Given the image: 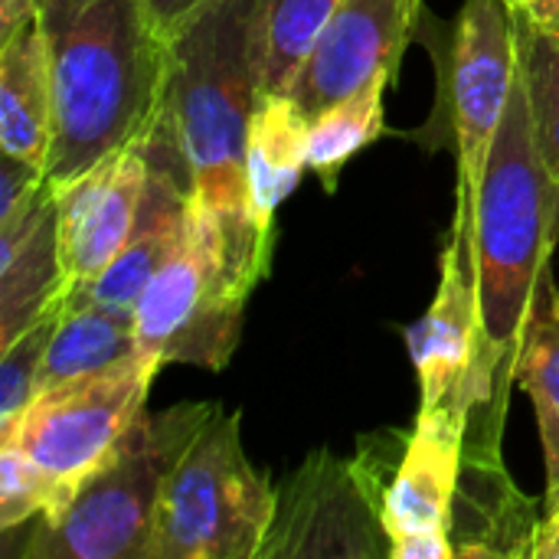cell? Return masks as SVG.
Segmentation results:
<instances>
[{
  "mask_svg": "<svg viewBox=\"0 0 559 559\" xmlns=\"http://www.w3.org/2000/svg\"><path fill=\"white\" fill-rule=\"evenodd\" d=\"M557 226L559 180L540 151L527 85L518 66V82L475 193L485 344L508 383L518 380L521 341L537 288L550 275Z\"/></svg>",
  "mask_w": 559,
  "mask_h": 559,
  "instance_id": "3",
  "label": "cell"
},
{
  "mask_svg": "<svg viewBox=\"0 0 559 559\" xmlns=\"http://www.w3.org/2000/svg\"><path fill=\"white\" fill-rule=\"evenodd\" d=\"M66 508V491L26 449L0 442V531L56 518Z\"/></svg>",
  "mask_w": 559,
  "mask_h": 559,
  "instance_id": "23",
  "label": "cell"
},
{
  "mask_svg": "<svg viewBox=\"0 0 559 559\" xmlns=\"http://www.w3.org/2000/svg\"><path fill=\"white\" fill-rule=\"evenodd\" d=\"M239 413L216 416L174 465L147 559H259L275 521L278 491L239 436Z\"/></svg>",
  "mask_w": 559,
  "mask_h": 559,
  "instance_id": "6",
  "label": "cell"
},
{
  "mask_svg": "<svg viewBox=\"0 0 559 559\" xmlns=\"http://www.w3.org/2000/svg\"><path fill=\"white\" fill-rule=\"evenodd\" d=\"M367 449L354 462L318 452L288 478L262 557H390L383 498L400 462Z\"/></svg>",
  "mask_w": 559,
  "mask_h": 559,
  "instance_id": "8",
  "label": "cell"
},
{
  "mask_svg": "<svg viewBox=\"0 0 559 559\" xmlns=\"http://www.w3.org/2000/svg\"><path fill=\"white\" fill-rule=\"evenodd\" d=\"M524 13H527L531 20H537L540 26L559 29V0H534Z\"/></svg>",
  "mask_w": 559,
  "mask_h": 559,
  "instance_id": "29",
  "label": "cell"
},
{
  "mask_svg": "<svg viewBox=\"0 0 559 559\" xmlns=\"http://www.w3.org/2000/svg\"><path fill=\"white\" fill-rule=\"evenodd\" d=\"M518 66L527 85L540 151L559 180V29L518 10Z\"/></svg>",
  "mask_w": 559,
  "mask_h": 559,
  "instance_id": "22",
  "label": "cell"
},
{
  "mask_svg": "<svg viewBox=\"0 0 559 559\" xmlns=\"http://www.w3.org/2000/svg\"><path fill=\"white\" fill-rule=\"evenodd\" d=\"M144 144H128L92 164L85 174L52 183L59 203V252L69 288L95 282L128 246L147 190Z\"/></svg>",
  "mask_w": 559,
  "mask_h": 559,
  "instance_id": "12",
  "label": "cell"
},
{
  "mask_svg": "<svg viewBox=\"0 0 559 559\" xmlns=\"http://www.w3.org/2000/svg\"><path fill=\"white\" fill-rule=\"evenodd\" d=\"M206 3H210V0H147V7H151L157 26H160V33H164L167 39H174V36H177V33H180Z\"/></svg>",
  "mask_w": 559,
  "mask_h": 559,
  "instance_id": "26",
  "label": "cell"
},
{
  "mask_svg": "<svg viewBox=\"0 0 559 559\" xmlns=\"http://www.w3.org/2000/svg\"><path fill=\"white\" fill-rule=\"evenodd\" d=\"M39 10V0H0V39Z\"/></svg>",
  "mask_w": 559,
  "mask_h": 559,
  "instance_id": "28",
  "label": "cell"
},
{
  "mask_svg": "<svg viewBox=\"0 0 559 559\" xmlns=\"http://www.w3.org/2000/svg\"><path fill=\"white\" fill-rule=\"evenodd\" d=\"M475 409L478 403L472 396H452L432 409H419L383 498V527L393 559H455L452 504Z\"/></svg>",
  "mask_w": 559,
  "mask_h": 559,
  "instance_id": "10",
  "label": "cell"
},
{
  "mask_svg": "<svg viewBox=\"0 0 559 559\" xmlns=\"http://www.w3.org/2000/svg\"><path fill=\"white\" fill-rule=\"evenodd\" d=\"M0 151L46 170L52 151V72L39 10L0 39Z\"/></svg>",
  "mask_w": 559,
  "mask_h": 559,
  "instance_id": "16",
  "label": "cell"
},
{
  "mask_svg": "<svg viewBox=\"0 0 559 559\" xmlns=\"http://www.w3.org/2000/svg\"><path fill=\"white\" fill-rule=\"evenodd\" d=\"M554 298V278L547 275L537 288L518 357V383L534 400L547 459V508L559 504V314Z\"/></svg>",
  "mask_w": 559,
  "mask_h": 559,
  "instance_id": "19",
  "label": "cell"
},
{
  "mask_svg": "<svg viewBox=\"0 0 559 559\" xmlns=\"http://www.w3.org/2000/svg\"><path fill=\"white\" fill-rule=\"evenodd\" d=\"M341 0H269L262 23V92H288Z\"/></svg>",
  "mask_w": 559,
  "mask_h": 559,
  "instance_id": "21",
  "label": "cell"
},
{
  "mask_svg": "<svg viewBox=\"0 0 559 559\" xmlns=\"http://www.w3.org/2000/svg\"><path fill=\"white\" fill-rule=\"evenodd\" d=\"M423 403L432 409L452 396H472L478 406L504 403L508 380L485 344L478 255H475V193L459 187L455 219L442 249V278L429 311L406 331Z\"/></svg>",
  "mask_w": 559,
  "mask_h": 559,
  "instance_id": "9",
  "label": "cell"
},
{
  "mask_svg": "<svg viewBox=\"0 0 559 559\" xmlns=\"http://www.w3.org/2000/svg\"><path fill=\"white\" fill-rule=\"evenodd\" d=\"M531 559H559V504L547 508V518L534 531Z\"/></svg>",
  "mask_w": 559,
  "mask_h": 559,
  "instance_id": "27",
  "label": "cell"
},
{
  "mask_svg": "<svg viewBox=\"0 0 559 559\" xmlns=\"http://www.w3.org/2000/svg\"><path fill=\"white\" fill-rule=\"evenodd\" d=\"M504 3H511L514 10H527V7H531L534 0H504Z\"/></svg>",
  "mask_w": 559,
  "mask_h": 559,
  "instance_id": "30",
  "label": "cell"
},
{
  "mask_svg": "<svg viewBox=\"0 0 559 559\" xmlns=\"http://www.w3.org/2000/svg\"><path fill=\"white\" fill-rule=\"evenodd\" d=\"M269 259L242 249L190 197V226L134 305L138 350L164 364L223 370L242 334V311Z\"/></svg>",
  "mask_w": 559,
  "mask_h": 559,
  "instance_id": "5",
  "label": "cell"
},
{
  "mask_svg": "<svg viewBox=\"0 0 559 559\" xmlns=\"http://www.w3.org/2000/svg\"><path fill=\"white\" fill-rule=\"evenodd\" d=\"M59 308H49L33 328H26L10 347H3L0 360V436H7L23 409L39 396V377H43V360L49 350V341L59 324Z\"/></svg>",
  "mask_w": 559,
  "mask_h": 559,
  "instance_id": "24",
  "label": "cell"
},
{
  "mask_svg": "<svg viewBox=\"0 0 559 559\" xmlns=\"http://www.w3.org/2000/svg\"><path fill=\"white\" fill-rule=\"evenodd\" d=\"M557 314H559V298H557Z\"/></svg>",
  "mask_w": 559,
  "mask_h": 559,
  "instance_id": "31",
  "label": "cell"
},
{
  "mask_svg": "<svg viewBox=\"0 0 559 559\" xmlns=\"http://www.w3.org/2000/svg\"><path fill=\"white\" fill-rule=\"evenodd\" d=\"M160 367V357L138 350L105 370L56 383L23 409L0 442L26 449L52 472L69 501L72 491L128 439L147 409L144 403Z\"/></svg>",
  "mask_w": 559,
  "mask_h": 559,
  "instance_id": "7",
  "label": "cell"
},
{
  "mask_svg": "<svg viewBox=\"0 0 559 559\" xmlns=\"http://www.w3.org/2000/svg\"><path fill=\"white\" fill-rule=\"evenodd\" d=\"M423 0H341L288 95L314 118L377 72H393L413 39Z\"/></svg>",
  "mask_w": 559,
  "mask_h": 559,
  "instance_id": "13",
  "label": "cell"
},
{
  "mask_svg": "<svg viewBox=\"0 0 559 559\" xmlns=\"http://www.w3.org/2000/svg\"><path fill=\"white\" fill-rule=\"evenodd\" d=\"M390 79L396 75L383 69L311 118L308 170L321 177L324 190H334L341 167L383 134V92L390 88Z\"/></svg>",
  "mask_w": 559,
  "mask_h": 559,
  "instance_id": "20",
  "label": "cell"
},
{
  "mask_svg": "<svg viewBox=\"0 0 559 559\" xmlns=\"http://www.w3.org/2000/svg\"><path fill=\"white\" fill-rule=\"evenodd\" d=\"M39 23L52 72L46 177L66 183L157 131L167 111L170 39L147 0H39Z\"/></svg>",
  "mask_w": 559,
  "mask_h": 559,
  "instance_id": "1",
  "label": "cell"
},
{
  "mask_svg": "<svg viewBox=\"0 0 559 559\" xmlns=\"http://www.w3.org/2000/svg\"><path fill=\"white\" fill-rule=\"evenodd\" d=\"M43 183H46L43 167L26 164L13 154H3V160H0V223L20 216L36 200Z\"/></svg>",
  "mask_w": 559,
  "mask_h": 559,
  "instance_id": "25",
  "label": "cell"
},
{
  "mask_svg": "<svg viewBox=\"0 0 559 559\" xmlns=\"http://www.w3.org/2000/svg\"><path fill=\"white\" fill-rule=\"evenodd\" d=\"M269 0H210L170 39L167 118L193 177V197L249 252L269 259L275 233L249 200L246 144L262 95Z\"/></svg>",
  "mask_w": 559,
  "mask_h": 559,
  "instance_id": "2",
  "label": "cell"
},
{
  "mask_svg": "<svg viewBox=\"0 0 559 559\" xmlns=\"http://www.w3.org/2000/svg\"><path fill=\"white\" fill-rule=\"evenodd\" d=\"M311 115L288 92H262L249 121L246 174L255 219L275 233V210L308 170Z\"/></svg>",
  "mask_w": 559,
  "mask_h": 559,
  "instance_id": "17",
  "label": "cell"
},
{
  "mask_svg": "<svg viewBox=\"0 0 559 559\" xmlns=\"http://www.w3.org/2000/svg\"><path fill=\"white\" fill-rule=\"evenodd\" d=\"M514 82L518 10L504 0H465L452 43V121L459 187L472 193H478Z\"/></svg>",
  "mask_w": 559,
  "mask_h": 559,
  "instance_id": "11",
  "label": "cell"
},
{
  "mask_svg": "<svg viewBox=\"0 0 559 559\" xmlns=\"http://www.w3.org/2000/svg\"><path fill=\"white\" fill-rule=\"evenodd\" d=\"M498 436L501 429L491 423L478 442H465L452 504L455 559L531 557L540 521L534 518V501L511 485L498 455Z\"/></svg>",
  "mask_w": 559,
  "mask_h": 559,
  "instance_id": "14",
  "label": "cell"
},
{
  "mask_svg": "<svg viewBox=\"0 0 559 559\" xmlns=\"http://www.w3.org/2000/svg\"><path fill=\"white\" fill-rule=\"evenodd\" d=\"M59 252V203L46 177L36 200L0 223V350L10 347L66 295Z\"/></svg>",
  "mask_w": 559,
  "mask_h": 559,
  "instance_id": "15",
  "label": "cell"
},
{
  "mask_svg": "<svg viewBox=\"0 0 559 559\" xmlns=\"http://www.w3.org/2000/svg\"><path fill=\"white\" fill-rule=\"evenodd\" d=\"M131 354H138L134 314L95 305L69 288L62 295L59 324L43 360L39 393L72 377L105 370Z\"/></svg>",
  "mask_w": 559,
  "mask_h": 559,
  "instance_id": "18",
  "label": "cell"
},
{
  "mask_svg": "<svg viewBox=\"0 0 559 559\" xmlns=\"http://www.w3.org/2000/svg\"><path fill=\"white\" fill-rule=\"evenodd\" d=\"M219 403H177L141 413L128 439L98 465L56 518H39L23 557L147 559L164 485Z\"/></svg>",
  "mask_w": 559,
  "mask_h": 559,
  "instance_id": "4",
  "label": "cell"
}]
</instances>
